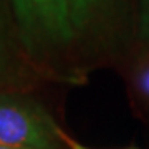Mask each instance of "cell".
<instances>
[{
	"instance_id": "obj_1",
	"label": "cell",
	"mask_w": 149,
	"mask_h": 149,
	"mask_svg": "<svg viewBox=\"0 0 149 149\" xmlns=\"http://www.w3.org/2000/svg\"><path fill=\"white\" fill-rule=\"evenodd\" d=\"M10 3L28 52L61 48L76 38L66 0H10Z\"/></svg>"
},
{
	"instance_id": "obj_2",
	"label": "cell",
	"mask_w": 149,
	"mask_h": 149,
	"mask_svg": "<svg viewBox=\"0 0 149 149\" xmlns=\"http://www.w3.org/2000/svg\"><path fill=\"white\" fill-rule=\"evenodd\" d=\"M58 128L38 103L17 95H0V146L56 149Z\"/></svg>"
},
{
	"instance_id": "obj_3",
	"label": "cell",
	"mask_w": 149,
	"mask_h": 149,
	"mask_svg": "<svg viewBox=\"0 0 149 149\" xmlns=\"http://www.w3.org/2000/svg\"><path fill=\"white\" fill-rule=\"evenodd\" d=\"M66 3L71 25L78 37L106 13L108 8L113 5V0H66Z\"/></svg>"
},
{
	"instance_id": "obj_4",
	"label": "cell",
	"mask_w": 149,
	"mask_h": 149,
	"mask_svg": "<svg viewBox=\"0 0 149 149\" xmlns=\"http://www.w3.org/2000/svg\"><path fill=\"white\" fill-rule=\"evenodd\" d=\"M10 63V45H8V35H7V28L3 25V20L0 17V78L8 68Z\"/></svg>"
},
{
	"instance_id": "obj_5",
	"label": "cell",
	"mask_w": 149,
	"mask_h": 149,
	"mask_svg": "<svg viewBox=\"0 0 149 149\" xmlns=\"http://www.w3.org/2000/svg\"><path fill=\"white\" fill-rule=\"evenodd\" d=\"M141 35L149 40V0H141V15H139Z\"/></svg>"
},
{
	"instance_id": "obj_6",
	"label": "cell",
	"mask_w": 149,
	"mask_h": 149,
	"mask_svg": "<svg viewBox=\"0 0 149 149\" xmlns=\"http://www.w3.org/2000/svg\"><path fill=\"white\" fill-rule=\"evenodd\" d=\"M58 138H60V143H63L68 149H95V148H90V146L81 144L80 141H76L73 138H70L61 128H58ZM128 149H138V148H128Z\"/></svg>"
},
{
	"instance_id": "obj_7",
	"label": "cell",
	"mask_w": 149,
	"mask_h": 149,
	"mask_svg": "<svg viewBox=\"0 0 149 149\" xmlns=\"http://www.w3.org/2000/svg\"><path fill=\"white\" fill-rule=\"evenodd\" d=\"M139 88L149 98V66H146L139 74Z\"/></svg>"
},
{
	"instance_id": "obj_8",
	"label": "cell",
	"mask_w": 149,
	"mask_h": 149,
	"mask_svg": "<svg viewBox=\"0 0 149 149\" xmlns=\"http://www.w3.org/2000/svg\"><path fill=\"white\" fill-rule=\"evenodd\" d=\"M0 149H15V148H5V146H0Z\"/></svg>"
}]
</instances>
